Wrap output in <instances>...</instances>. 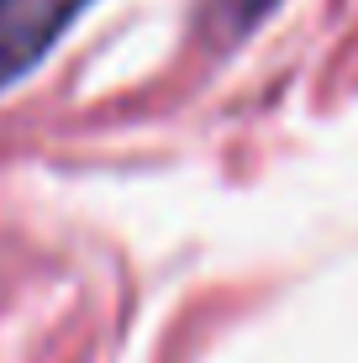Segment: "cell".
<instances>
[{"instance_id": "2", "label": "cell", "mask_w": 358, "mask_h": 363, "mask_svg": "<svg viewBox=\"0 0 358 363\" xmlns=\"http://www.w3.org/2000/svg\"><path fill=\"white\" fill-rule=\"evenodd\" d=\"M221 6H227L232 27H248V21H253V16H264V11L274 6V0H221Z\"/></svg>"}, {"instance_id": "1", "label": "cell", "mask_w": 358, "mask_h": 363, "mask_svg": "<svg viewBox=\"0 0 358 363\" xmlns=\"http://www.w3.org/2000/svg\"><path fill=\"white\" fill-rule=\"evenodd\" d=\"M90 0H0V90L32 74Z\"/></svg>"}]
</instances>
